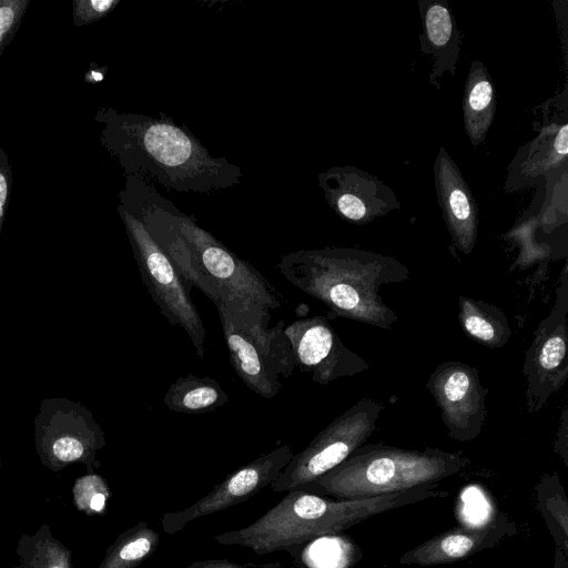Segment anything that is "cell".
Instances as JSON below:
<instances>
[{"label":"cell","mask_w":568,"mask_h":568,"mask_svg":"<svg viewBox=\"0 0 568 568\" xmlns=\"http://www.w3.org/2000/svg\"><path fill=\"white\" fill-rule=\"evenodd\" d=\"M328 206L345 222L364 225L400 209L394 191L353 165H335L317 175Z\"/></svg>","instance_id":"obj_13"},{"label":"cell","mask_w":568,"mask_h":568,"mask_svg":"<svg viewBox=\"0 0 568 568\" xmlns=\"http://www.w3.org/2000/svg\"><path fill=\"white\" fill-rule=\"evenodd\" d=\"M185 568H245L239 564L225 559H205L194 561Z\"/></svg>","instance_id":"obj_30"},{"label":"cell","mask_w":568,"mask_h":568,"mask_svg":"<svg viewBox=\"0 0 568 568\" xmlns=\"http://www.w3.org/2000/svg\"><path fill=\"white\" fill-rule=\"evenodd\" d=\"M0 473H1V457H0Z\"/></svg>","instance_id":"obj_32"},{"label":"cell","mask_w":568,"mask_h":568,"mask_svg":"<svg viewBox=\"0 0 568 568\" xmlns=\"http://www.w3.org/2000/svg\"><path fill=\"white\" fill-rule=\"evenodd\" d=\"M121 203L133 209L190 287L211 301L276 310L284 296L247 261L141 178L128 175Z\"/></svg>","instance_id":"obj_1"},{"label":"cell","mask_w":568,"mask_h":568,"mask_svg":"<svg viewBox=\"0 0 568 568\" xmlns=\"http://www.w3.org/2000/svg\"><path fill=\"white\" fill-rule=\"evenodd\" d=\"M103 143L128 175L181 193L212 194L237 185L243 173L226 158L213 156L184 125L166 114L103 111Z\"/></svg>","instance_id":"obj_2"},{"label":"cell","mask_w":568,"mask_h":568,"mask_svg":"<svg viewBox=\"0 0 568 568\" xmlns=\"http://www.w3.org/2000/svg\"><path fill=\"white\" fill-rule=\"evenodd\" d=\"M118 211L148 293L169 323L180 326L187 334L197 356L202 358L206 333L192 301L191 287L151 235L141 216L123 203Z\"/></svg>","instance_id":"obj_6"},{"label":"cell","mask_w":568,"mask_h":568,"mask_svg":"<svg viewBox=\"0 0 568 568\" xmlns=\"http://www.w3.org/2000/svg\"><path fill=\"white\" fill-rule=\"evenodd\" d=\"M119 3V0H74L73 23L75 27L93 23L109 14Z\"/></svg>","instance_id":"obj_27"},{"label":"cell","mask_w":568,"mask_h":568,"mask_svg":"<svg viewBox=\"0 0 568 568\" xmlns=\"http://www.w3.org/2000/svg\"><path fill=\"white\" fill-rule=\"evenodd\" d=\"M568 271L564 265L550 313L539 322L525 353L526 403L529 413L542 409L568 378Z\"/></svg>","instance_id":"obj_9"},{"label":"cell","mask_w":568,"mask_h":568,"mask_svg":"<svg viewBox=\"0 0 568 568\" xmlns=\"http://www.w3.org/2000/svg\"><path fill=\"white\" fill-rule=\"evenodd\" d=\"M159 532L141 521L121 532L98 568H136L156 549Z\"/></svg>","instance_id":"obj_23"},{"label":"cell","mask_w":568,"mask_h":568,"mask_svg":"<svg viewBox=\"0 0 568 568\" xmlns=\"http://www.w3.org/2000/svg\"><path fill=\"white\" fill-rule=\"evenodd\" d=\"M469 464L463 452L364 444L342 464L300 489L337 500L373 498L436 488L439 481L459 474Z\"/></svg>","instance_id":"obj_5"},{"label":"cell","mask_w":568,"mask_h":568,"mask_svg":"<svg viewBox=\"0 0 568 568\" xmlns=\"http://www.w3.org/2000/svg\"><path fill=\"white\" fill-rule=\"evenodd\" d=\"M417 6L423 29L420 51L432 60L428 81L439 88L438 80L445 72L452 77L456 73L462 36L446 0H418Z\"/></svg>","instance_id":"obj_16"},{"label":"cell","mask_w":568,"mask_h":568,"mask_svg":"<svg viewBox=\"0 0 568 568\" xmlns=\"http://www.w3.org/2000/svg\"><path fill=\"white\" fill-rule=\"evenodd\" d=\"M30 0H0V55L18 31Z\"/></svg>","instance_id":"obj_26"},{"label":"cell","mask_w":568,"mask_h":568,"mask_svg":"<svg viewBox=\"0 0 568 568\" xmlns=\"http://www.w3.org/2000/svg\"><path fill=\"white\" fill-rule=\"evenodd\" d=\"M464 129L473 146L480 145L493 124L497 95L488 69L480 60L469 67L463 93Z\"/></svg>","instance_id":"obj_19"},{"label":"cell","mask_w":568,"mask_h":568,"mask_svg":"<svg viewBox=\"0 0 568 568\" xmlns=\"http://www.w3.org/2000/svg\"><path fill=\"white\" fill-rule=\"evenodd\" d=\"M517 532L506 514L498 511L477 525L458 526L404 552L399 565L434 566L465 560L499 545Z\"/></svg>","instance_id":"obj_14"},{"label":"cell","mask_w":568,"mask_h":568,"mask_svg":"<svg viewBox=\"0 0 568 568\" xmlns=\"http://www.w3.org/2000/svg\"><path fill=\"white\" fill-rule=\"evenodd\" d=\"M295 366L312 379L326 385L369 368V363L344 345L326 315L300 318L284 327Z\"/></svg>","instance_id":"obj_11"},{"label":"cell","mask_w":568,"mask_h":568,"mask_svg":"<svg viewBox=\"0 0 568 568\" xmlns=\"http://www.w3.org/2000/svg\"><path fill=\"white\" fill-rule=\"evenodd\" d=\"M567 113L558 120L552 115L538 136L523 146L510 165L508 182L513 179L525 180L524 185L536 179L549 178L552 173L567 172Z\"/></svg>","instance_id":"obj_17"},{"label":"cell","mask_w":568,"mask_h":568,"mask_svg":"<svg viewBox=\"0 0 568 568\" xmlns=\"http://www.w3.org/2000/svg\"><path fill=\"white\" fill-rule=\"evenodd\" d=\"M287 444L258 456L230 474L222 483L193 505L174 513H165L161 524L164 532L173 535L194 519L210 516L243 503L271 485L293 457Z\"/></svg>","instance_id":"obj_12"},{"label":"cell","mask_w":568,"mask_h":568,"mask_svg":"<svg viewBox=\"0 0 568 568\" xmlns=\"http://www.w3.org/2000/svg\"><path fill=\"white\" fill-rule=\"evenodd\" d=\"M383 409L382 403L367 397L353 404L293 455L271 484L272 490L300 489L342 464L373 435Z\"/></svg>","instance_id":"obj_7"},{"label":"cell","mask_w":568,"mask_h":568,"mask_svg":"<svg viewBox=\"0 0 568 568\" xmlns=\"http://www.w3.org/2000/svg\"><path fill=\"white\" fill-rule=\"evenodd\" d=\"M567 406H565L561 414V424L558 432V437L555 443V450L562 458L566 467H568V436H567Z\"/></svg>","instance_id":"obj_29"},{"label":"cell","mask_w":568,"mask_h":568,"mask_svg":"<svg viewBox=\"0 0 568 568\" xmlns=\"http://www.w3.org/2000/svg\"><path fill=\"white\" fill-rule=\"evenodd\" d=\"M36 450L53 471L81 463L88 473L100 466L97 453L105 446L104 432L81 403L63 397L41 402L34 419Z\"/></svg>","instance_id":"obj_8"},{"label":"cell","mask_w":568,"mask_h":568,"mask_svg":"<svg viewBox=\"0 0 568 568\" xmlns=\"http://www.w3.org/2000/svg\"><path fill=\"white\" fill-rule=\"evenodd\" d=\"M440 409V417L452 439L470 442L480 433L487 416L486 388L478 369L458 361L439 364L426 382Z\"/></svg>","instance_id":"obj_10"},{"label":"cell","mask_w":568,"mask_h":568,"mask_svg":"<svg viewBox=\"0 0 568 568\" xmlns=\"http://www.w3.org/2000/svg\"><path fill=\"white\" fill-rule=\"evenodd\" d=\"M276 267L296 288L323 303L328 320L388 331L398 316L384 303L381 288L410 276L396 257L353 247L298 250L282 255Z\"/></svg>","instance_id":"obj_3"},{"label":"cell","mask_w":568,"mask_h":568,"mask_svg":"<svg viewBox=\"0 0 568 568\" xmlns=\"http://www.w3.org/2000/svg\"><path fill=\"white\" fill-rule=\"evenodd\" d=\"M19 564L14 568H72L71 551L43 524L34 534H23L18 542Z\"/></svg>","instance_id":"obj_24"},{"label":"cell","mask_w":568,"mask_h":568,"mask_svg":"<svg viewBox=\"0 0 568 568\" xmlns=\"http://www.w3.org/2000/svg\"><path fill=\"white\" fill-rule=\"evenodd\" d=\"M458 322L466 336L490 349L501 348L511 336L504 311L481 300L460 295Z\"/></svg>","instance_id":"obj_20"},{"label":"cell","mask_w":568,"mask_h":568,"mask_svg":"<svg viewBox=\"0 0 568 568\" xmlns=\"http://www.w3.org/2000/svg\"><path fill=\"white\" fill-rule=\"evenodd\" d=\"M535 497L556 547L568 557V499L556 473L540 478L535 487Z\"/></svg>","instance_id":"obj_22"},{"label":"cell","mask_w":568,"mask_h":568,"mask_svg":"<svg viewBox=\"0 0 568 568\" xmlns=\"http://www.w3.org/2000/svg\"><path fill=\"white\" fill-rule=\"evenodd\" d=\"M73 496L79 510L88 515L102 514L110 497V489L103 477L88 473L77 479Z\"/></svg>","instance_id":"obj_25"},{"label":"cell","mask_w":568,"mask_h":568,"mask_svg":"<svg viewBox=\"0 0 568 568\" xmlns=\"http://www.w3.org/2000/svg\"><path fill=\"white\" fill-rule=\"evenodd\" d=\"M227 399V394L215 379L187 374L171 384L163 402L174 413L205 414L225 405Z\"/></svg>","instance_id":"obj_21"},{"label":"cell","mask_w":568,"mask_h":568,"mask_svg":"<svg viewBox=\"0 0 568 568\" xmlns=\"http://www.w3.org/2000/svg\"><path fill=\"white\" fill-rule=\"evenodd\" d=\"M227 346L230 362L244 383L255 394L272 398L282 388L280 377L266 364L251 337L237 328L221 308H216Z\"/></svg>","instance_id":"obj_18"},{"label":"cell","mask_w":568,"mask_h":568,"mask_svg":"<svg viewBox=\"0 0 568 568\" xmlns=\"http://www.w3.org/2000/svg\"><path fill=\"white\" fill-rule=\"evenodd\" d=\"M552 568H568V557L556 547Z\"/></svg>","instance_id":"obj_31"},{"label":"cell","mask_w":568,"mask_h":568,"mask_svg":"<svg viewBox=\"0 0 568 568\" xmlns=\"http://www.w3.org/2000/svg\"><path fill=\"white\" fill-rule=\"evenodd\" d=\"M12 173L10 162L7 154L0 145V235L4 214L7 210L8 199L10 195Z\"/></svg>","instance_id":"obj_28"},{"label":"cell","mask_w":568,"mask_h":568,"mask_svg":"<svg viewBox=\"0 0 568 568\" xmlns=\"http://www.w3.org/2000/svg\"><path fill=\"white\" fill-rule=\"evenodd\" d=\"M434 183L438 205L453 245L470 254L478 236L479 211L460 170L444 146L434 162Z\"/></svg>","instance_id":"obj_15"},{"label":"cell","mask_w":568,"mask_h":568,"mask_svg":"<svg viewBox=\"0 0 568 568\" xmlns=\"http://www.w3.org/2000/svg\"><path fill=\"white\" fill-rule=\"evenodd\" d=\"M448 495L445 490L425 488L365 499L337 500L295 489L287 491L278 504L248 526L213 538L221 545L242 546L257 555H265L336 535L393 509Z\"/></svg>","instance_id":"obj_4"}]
</instances>
